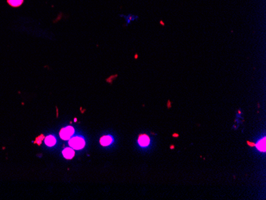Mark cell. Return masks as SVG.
<instances>
[{"label":"cell","instance_id":"6da1fadb","mask_svg":"<svg viewBox=\"0 0 266 200\" xmlns=\"http://www.w3.org/2000/svg\"><path fill=\"white\" fill-rule=\"evenodd\" d=\"M69 143L71 148L77 149V150H80V149L83 148L84 147L85 141H84V138L81 137V136H75V137L69 140Z\"/></svg>","mask_w":266,"mask_h":200},{"label":"cell","instance_id":"7a4b0ae2","mask_svg":"<svg viewBox=\"0 0 266 200\" xmlns=\"http://www.w3.org/2000/svg\"><path fill=\"white\" fill-rule=\"evenodd\" d=\"M74 128L71 126H67V127L64 128L61 130L60 132V136L61 138L64 140V141H67L69 140L72 135H74Z\"/></svg>","mask_w":266,"mask_h":200},{"label":"cell","instance_id":"3957f363","mask_svg":"<svg viewBox=\"0 0 266 200\" xmlns=\"http://www.w3.org/2000/svg\"><path fill=\"white\" fill-rule=\"evenodd\" d=\"M138 143L141 147L148 146V144H149L150 143L149 137L146 135H141V136H139V138Z\"/></svg>","mask_w":266,"mask_h":200},{"label":"cell","instance_id":"277c9868","mask_svg":"<svg viewBox=\"0 0 266 200\" xmlns=\"http://www.w3.org/2000/svg\"><path fill=\"white\" fill-rule=\"evenodd\" d=\"M113 142V138L111 135H104L101 139V144L103 146H109Z\"/></svg>","mask_w":266,"mask_h":200},{"label":"cell","instance_id":"5b68a950","mask_svg":"<svg viewBox=\"0 0 266 200\" xmlns=\"http://www.w3.org/2000/svg\"><path fill=\"white\" fill-rule=\"evenodd\" d=\"M62 154L63 156L65 157V159L70 160V159H72V158L74 156L75 153H74V151L73 149L70 148H65V150H63Z\"/></svg>","mask_w":266,"mask_h":200},{"label":"cell","instance_id":"8992f818","mask_svg":"<svg viewBox=\"0 0 266 200\" xmlns=\"http://www.w3.org/2000/svg\"><path fill=\"white\" fill-rule=\"evenodd\" d=\"M56 142H57V140L55 138L54 135H48L47 137L45 139V143L48 147H53L56 144Z\"/></svg>","mask_w":266,"mask_h":200},{"label":"cell","instance_id":"52a82bcc","mask_svg":"<svg viewBox=\"0 0 266 200\" xmlns=\"http://www.w3.org/2000/svg\"><path fill=\"white\" fill-rule=\"evenodd\" d=\"M6 2L11 7L17 8V7H19L23 4L24 0H6Z\"/></svg>","mask_w":266,"mask_h":200},{"label":"cell","instance_id":"ba28073f","mask_svg":"<svg viewBox=\"0 0 266 200\" xmlns=\"http://www.w3.org/2000/svg\"><path fill=\"white\" fill-rule=\"evenodd\" d=\"M265 140H266L265 137L262 138L261 140H260V141H258L257 143V145H256L257 148L260 151H263V152L265 151Z\"/></svg>","mask_w":266,"mask_h":200},{"label":"cell","instance_id":"9c48e42d","mask_svg":"<svg viewBox=\"0 0 266 200\" xmlns=\"http://www.w3.org/2000/svg\"><path fill=\"white\" fill-rule=\"evenodd\" d=\"M121 17L123 18H124L125 20H126V22H127V24H129L132 21H134V20H136V19H138V16H136V15H133V14H128V15H120Z\"/></svg>","mask_w":266,"mask_h":200}]
</instances>
